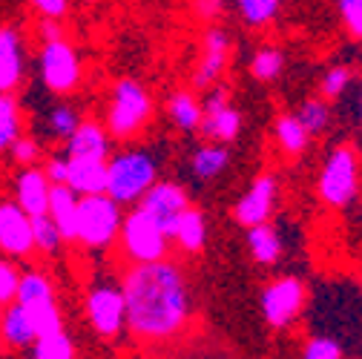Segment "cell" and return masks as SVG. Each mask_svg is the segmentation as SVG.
<instances>
[{
    "label": "cell",
    "instance_id": "f546056e",
    "mask_svg": "<svg viewBox=\"0 0 362 359\" xmlns=\"http://www.w3.org/2000/svg\"><path fill=\"white\" fill-rule=\"evenodd\" d=\"M293 115H296L299 124L308 129V136H310V139H313V136H322V132L331 126V104H328L322 95H310V98H305V101L296 107Z\"/></svg>",
    "mask_w": 362,
    "mask_h": 359
},
{
    "label": "cell",
    "instance_id": "e575fe53",
    "mask_svg": "<svg viewBox=\"0 0 362 359\" xmlns=\"http://www.w3.org/2000/svg\"><path fill=\"white\" fill-rule=\"evenodd\" d=\"M9 155L21 167H40L43 164V144L35 136H26L23 132V136L9 147Z\"/></svg>",
    "mask_w": 362,
    "mask_h": 359
},
{
    "label": "cell",
    "instance_id": "4316f807",
    "mask_svg": "<svg viewBox=\"0 0 362 359\" xmlns=\"http://www.w3.org/2000/svg\"><path fill=\"white\" fill-rule=\"evenodd\" d=\"M81 121H83V115H81V110L75 107V104H66V101H61V104H55L49 112H47V118H43V129H47V136L52 139V141H69L72 139V132L81 126Z\"/></svg>",
    "mask_w": 362,
    "mask_h": 359
},
{
    "label": "cell",
    "instance_id": "1f68e13d",
    "mask_svg": "<svg viewBox=\"0 0 362 359\" xmlns=\"http://www.w3.org/2000/svg\"><path fill=\"white\" fill-rule=\"evenodd\" d=\"M32 236H35V253H43V256H58L64 245V236L49 218V213L32 216Z\"/></svg>",
    "mask_w": 362,
    "mask_h": 359
},
{
    "label": "cell",
    "instance_id": "4fadbf2b",
    "mask_svg": "<svg viewBox=\"0 0 362 359\" xmlns=\"http://www.w3.org/2000/svg\"><path fill=\"white\" fill-rule=\"evenodd\" d=\"M276 204H279V178L274 172H259L250 182V187L236 199L233 218L239 228L247 230L274 218Z\"/></svg>",
    "mask_w": 362,
    "mask_h": 359
},
{
    "label": "cell",
    "instance_id": "52a82bcc",
    "mask_svg": "<svg viewBox=\"0 0 362 359\" xmlns=\"http://www.w3.org/2000/svg\"><path fill=\"white\" fill-rule=\"evenodd\" d=\"M316 193H320V199L334 210H342L356 199V193H359V155L354 147L339 144L325 155L320 178H316Z\"/></svg>",
    "mask_w": 362,
    "mask_h": 359
},
{
    "label": "cell",
    "instance_id": "44dd1931",
    "mask_svg": "<svg viewBox=\"0 0 362 359\" xmlns=\"http://www.w3.org/2000/svg\"><path fill=\"white\" fill-rule=\"evenodd\" d=\"M78 204L81 196L66 184H52L49 193V218L64 236V245H75L78 239Z\"/></svg>",
    "mask_w": 362,
    "mask_h": 359
},
{
    "label": "cell",
    "instance_id": "277c9868",
    "mask_svg": "<svg viewBox=\"0 0 362 359\" xmlns=\"http://www.w3.org/2000/svg\"><path fill=\"white\" fill-rule=\"evenodd\" d=\"M121 224H124V207L118 201H112L107 193L81 196L75 245H81L86 250H107L118 242Z\"/></svg>",
    "mask_w": 362,
    "mask_h": 359
},
{
    "label": "cell",
    "instance_id": "60d3db41",
    "mask_svg": "<svg viewBox=\"0 0 362 359\" xmlns=\"http://www.w3.org/2000/svg\"><path fill=\"white\" fill-rule=\"evenodd\" d=\"M193 12L204 23H216L224 15V0H193Z\"/></svg>",
    "mask_w": 362,
    "mask_h": 359
},
{
    "label": "cell",
    "instance_id": "d6986e66",
    "mask_svg": "<svg viewBox=\"0 0 362 359\" xmlns=\"http://www.w3.org/2000/svg\"><path fill=\"white\" fill-rule=\"evenodd\" d=\"M0 339L6 348H32L37 342V328L29 310L18 302L0 307Z\"/></svg>",
    "mask_w": 362,
    "mask_h": 359
},
{
    "label": "cell",
    "instance_id": "836d02e7",
    "mask_svg": "<svg viewBox=\"0 0 362 359\" xmlns=\"http://www.w3.org/2000/svg\"><path fill=\"white\" fill-rule=\"evenodd\" d=\"M351 81H354V72L348 66H342V64L331 66V69H325V75L320 81V93H322L325 101H337V98H342L348 93Z\"/></svg>",
    "mask_w": 362,
    "mask_h": 359
},
{
    "label": "cell",
    "instance_id": "5b68a950",
    "mask_svg": "<svg viewBox=\"0 0 362 359\" xmlns=\"http://www.w3.org/2000/svg\"><path fill=\"white\" fill-rule=\"evenodd\" d=\"M118 245H121V256L129 264H150V261L167 259L173 239L141 207H132L129 213H124Z\"/></svg>",
    "mask_w": 362,
    "mask_h": 359
},
{
    "label": "cell",
    "instance_id": "cb8c5ba5",
    "mask_svg": "<svg viewBox=\"0 0 362 359\" xmlns=\"http://www.w3.org/2000/svg\"><path fill=\"white\" fill-rule=\"evenodd\" d=\"M202 101L199 95L193 93V89H175V93H170L167 98V121L178 129V132H187V136H193V132L202 129Z\"/></svg>",
    "mask_w": 362,
    "mask_h": 359
},
{
    "label": "cell",
    "instance_id": "b9f144b4",
    "mask_svg": "<svg viewBox=\"0 0 362 359\" xmlns=\"http://www.w3.org/2000/svg\"><path fill=\"white\" fill-rule=\"evenodd\" d=\"M37 35H40V43H47V40H58V37H66V29L61 20H43L37 23Z\"/></svg>",
    "mask_w": 362,
    "mask_h": 359
},
{
    "label": "cell",
    "instance_id": "6da1fadb",
    "mask_svg": "<svg viewBox=\"0 0 362 359\" xmlns=\"http://www.w3.org/2000/svg\"><path fill=\"white\" fill-rule=\"evenodd\" d=\"M127 299V331L141 342H167L187 328L193 296L185 271L170 261L129 264L121 279Z\"/></svg>",
    "mask_w": 362,
    "mask_h": 359
},
{
    "label": "cell",
    "instance_id": "484cf974",
    "mask_svg": "<svg viewBox=\"0 0 362 359\" xmlns=\"http://www.w3.org/2000/svg\"><path fill=\"white\" fill-rule=\"evenodd\" d=\"M274 139H276V147L288 155V158H299L308 144H310V136H308V129L299 124V118L293 112H282L276 115L274 121Z\"/></svg>",
    "mask_w": 362,
    "mask_h": 359
},
{
    "label": "cell",
    "instance_id": "f6af8a7d",
    "mask_svg": "<svg viewBox=\"0 0 362 359\" xmlns=\"http://www.w3.org/2000/svg\"><path fill=\"white\" fill-rule=\"evenodd\" d=\"M0 307H4V305H0Z\"/></svg>",
    "mask_w": 362,
    "mask_h": 359
},
{
    "label": "cell",
    "instance_id": "8fae6325",
    "mask_svg": "<svg viewBox=\"0 0 362 359\" xmlns=\"http://www.w3.org/2000/svg\"><path fill=\"white\" fill-rule=\"evenodd\" d=\"M202 136L216 141V144H233L242 136V112L239 107L230 101V89L216 83L213 89H207L202 98Z\"/></svg>",
    "mask_w": 362,
    "mask_h": 359
},
{
    "label": "cell",
    "instance_id": "f35d334b",
    "mask_svg": "<svg viewBox=\"0 0 362 359\" xmlns=\"http://www.w3.org/2000/svg\"><path fill=\"white\" fill-rule=\"evenodd\" d=\"M29 6L43 20H64L69 15L72 0H29Z\"/></svg>",
    "mask_w": 362,
    "mask_h": 359
},
{
    "label": "cell",
    "instance_id": "2e32d148",
    "mask_svg": "<svg viewBox=\"0 0 362 359\" xmlns=\"http://www.w3.org/2000/svg\"><path fill=\"white\" fill-rule=\"evenodd\" d=\"M26 81V40L21 29L0 26V93L15 95Z\"/></svg>",
    "mask_w": 362,
    "mask_h": 359
},
{
    "label": "cell",
    "instance_id": "30bf717a",
    "mask_svg": "<svg viewBox=\"0 0 362 359\" xmlns=\"http://www.w3.org/2000/svg\"><path fill=\"white\" fill-rule=\"evenodd\" d=\"M308 302V288L299 276H279L274 282H267L259 296L262 319L270 331H285L291 328Z\"/></svg>",
    "mask_w": 362,
    "mask_h": 359
},
{
    "label": "cell",
    "instance_id": "9c48e42d",
    "mask_svg": "<svg viewBox=\"0 0 362 359\" xmlns=\"http://www.w3.org/2000/svg\"><path fill=\"white\" fill-rule=\"evenodd\" d=\"M83 317L101 339H118L127 331V299L124 288L112 282H95L86 290Z\"/></svg>",
    "mask_w": 362,
    "mask_h": 359
},
{
    "label": "cell",
    "instance_id": "8d00e7d4",
    "mask_svg": "<svg viewBox=\"0 0 362 359\" xmlns=\"http://www.w3.org/2000/svg\"><path fill=\"white\" fill-rule=\"evenodd\" d=\"M345 351L334 336H310L302 348V359H342Z\"/></svg>",
    "mask_w": 362,
    "mask_h": 359
},
{
    "label": "cell",
    "instance_id": "3957f363",
    "mask_svg": "<svg viewBox=\"0 0 362 359\" xmlns=\"http://www.w3.org/2000/svg\"><path fill=\"white\" fill-rule=\"evenodd\" d=\"M153 121V95L139 78H121L112 83L104 126L115 141H129L141 136L144 126Z\"/></svg>",
    "mask_w": 362,
    "mask_h": 359
},
{
    "label": "cell",
    "instance_id": "83f0119b",
    "mask_svg": "<svg viewBox=\"0 0 362 359\" xmlns=\"http://www.w3.org/2000/svg\"><path fill=\"white\" fill-rule=\"evenodd\" d=\"M23 136V110L15 95L0 93V153H9V147Z\"/></svg>",
    "mask_w": 362,
    "mask_h": 359
},
{
    "label": "cell",
    "instance_id": "5bb4252c",
    "mask_svg": "<svg viewBox=\"0 0 362 359\" xmlns=\"http://www.w3.org/2000/svg\"><path fill=\"white\" fill-rule=\"evenodd\" d=\"M0 253L12 261H23L35 253L32 216L15 199H0Z\"/></svg>",
    "mask_w": 362,
    "mask_h": 359
},
{
    "label": "cell",
    "instance_id": "ac0fdd59",
    "mask_svg": "<svg viewBox=\"0 0 362 359\" xmlns=\"http://www.w3.org/2000/svg\"><path fill=\"white\" fill-rule=\"evenodd\" d=\"M49 193H52V184L40 167H21V172L12 182V199L29 216L49 213Z\"/></svg>",
    "mask_w": 362,
    "mask_h": 359
},
{
    "label": "cell",
    "instance_id": "d590c367",
    "mask_svg": "<svg viewBox=\"0 0 362 359\" xmlns=\"http://www.w3.org/2000/svg\"><path fill=\"white\" fill-rule=\"evenodd\" d=\"M21 273L18 264L6 256H0V305H12L18 299V288H21Z\"/></svg>",
    "mask_w": 362,
    "mask_h": 359
},
{
    "label": "cell",
    "instance_id": "ffe728a7",
    "mask_svg": "<svg viewBox=\"0 0 362 359\" xmlns=\"http://www.w3.org/2000/svg\"><path fill=\"white\" fill-rule=\"evenodd\" d=\"M207 236H210V228H207V216L199 210V207H187L185 213H181L173 224V233L170 239L185 250L187 256H196L207 247Z\"/></svg>",
    "mask_w": 362,
    "mask_h": 359
},
{
    "label": "cell",
    "instance_id": "9a60e30c",
    "mask_svg": "<svg viewBox=\"0 0 362 359\" xmlns=\"http://www.w3.org/2000/svg\"><path fill=\"white\" fill-rule=\"evenodd\" d=\"M135 207H141L156 224H161L167 233H173L175 218L190 207V196H187L185 184L170 182V178H158V182L144 193V199Z\"/></svg>",
    "mask_w": 362,
    "mask_h": 359
},
{
    "label": "cell",
    "instance_id": "d6a6232c",
    "mask_svg": "<svg viewBox=\"0 0 362 359\" xmlns=\"http://www.w3.org/2000/svg\"><path fill=\"white\" fill-rule=\"evenodd\" d=\"M32 359H75V339L64 331L40 336L32 345Z\"/></svg>",
    "mask_w": 362,
    "mask_h": 359
},
{
    "label": "cell",
    "instance_id": "603a6c76",
    "mask_svg": "<svg viewBox=\"0 0 362 359\" xmlns=\"http://www.w3.org/2000/svg\"><path fill=\"white\" fill-rule=\"evenodd\" d=\"M66 187H72L78 196H98V193H107V161L69 158Z\"/></svg>",
    "mask_w": 362,
    "mask_h": 359
},
{
    "label": "cell",
    "instance_id": "4dcf8cb0",
    "mask_svg": "<svg viewBox=\"0 0 362 359\" xmlns=\"http://www.w3.org/2000/svg\"><path fill=\"white\" fill-rule=\"evenodd\" d=\"M239 18L250 26V29H264L279 18L282 0H233Z\"/></svg>",
    "mask_w": 362,
    "mask_h": 359
},
{
    "label": "cell",
    "instance_id": "7a4b0ae2",
    "mask_svg": "<svg viewBox=\"0 0 362 359\" xmlns=\"http://www.w3.org/2000/svg\"><path fill=\"white\" fill-rule=\"evenodd\" d=\"M161 158L147 147H127L107 161V196L121 207H135L158 182Z\"/></svg>",
    "mask_w": 362,
    "mask_h": 359
},
{
    "label": "cell",
    "instance_id": "8992f818",
    "mask_svg": "<svg viewBox=\"0 0 362 359\" xmlns=\"http://www.w3.org/2000/svg\"><path fill=\"white\" fill-rule=\"evenodd\" d=\"M37 78L52 95H72L83 81V61L69 37L40 43L37 52Z\"/></svg>",
    "mask_w": 362,
    "mask_h": 359
},
{
    "label": "cell",
    "instance_id": "ab89813d",
    "mask_svg": "<svg viewBox=\"0 0 362 359\" xmlns=\"http://www.w3.org/2000/svg\"><path fill=\"white\" fill-rule=\"evenodd\" d=\"M40 170L47 172L49 184H66V172H69V155L66 153H52L43 158Z\"/></svg>",
    "mask_w": 362,
    "mask_h": 359
},
{
    "label": "cell",
    "instance_id": "7402d4cb",
    "mask_svg": "<svg viewBox=\"0 0 362 359\" xmlns=\"http://www.w3.org/2000/svg\"><path fill=\"white\" fill-rule=\"evenodd\" d=\"M245 245H247L250 259L256 264H262V267H274L282 259V253H285L279 228L274 221H264V224H256V228H247L245 230Z\"/></svg>",
    "mask_w": 362,
    "mask_h": 359
},
{
    "label": "cell",
    "instance_id": "f1b7e54d",
    "mask_svg": "<svg viewBox=\"0 0 362 359\" xmlns=\"http://www.w3.org/2000/svg\"><path fill=\"white\" fill-rule=\"evenodd\" d=\"M285 66H288V58H285V52H282L279 47H262V49H256L253 58H250V75H253L259 83H274V81H279L282 72H285Z\"/></svg>",
    "mask_w": 362,
    "mask_h": 359
},
{
    "label": "cell",
    "instance_id": "d4e9b609",
    "mask_svg": "<svg viewBox=\"0 0 362 359\" xmlns=\"http://www.w3.org/2000/svg\"><path fill=\"white\" fill-rule=\"evenodd\" d=\"M228 167H230L228 144L207 141V144H199L190 155V172L199 178V182H213V178H218Z\"/></svg>",
    "mask_w": 362,
    "mask_h": 359
},
{
    "label": "cell",
    "instance_id": "ba28073f",
    "mask_svg": "<svg viewBox=\"0 0 362 359\" xmlns=\"http://www.w3.org/2000/svg\"><path fill=\"white\" fill-rule=\"evenodd\" d=\"M18 305L29 310V317L35 319L37 339L64 331V313L55 299V285L43 271H23L21 273V288H18Z\"/></svg>",
    "mask_w": 362,
    "mask_h": 359
},
{
    "label": "cell",
    "instance_id": "e0dca14e",
    "mask_svg": "<svg viewBox=\"0 0 362 359\" xmlns=\"http://www.w3.org/2000/svg\"><path fill=\"white\" fill-rule=\"evenodd\" d=\"M112 136L104 126V121L95 118H83L81 126L72 132V139L64 144V153L69 158H93V161H110V155L115 153L112 147Z\"/></svg>",
    "mask_w": 362,
    "mask_h": 359
},
{
    "label": "cell",
    "instance_id": "7bdbcfd3",
    "mask_svg": "<svg viewBox=\"0 0 362 359\" xmlns=\"http://www.w3.org/2000/svg\"><path fill=\"white\" fill-rule=\"evenodd\" d=\"M78 4H98V0H78Z\"/></svg>",
    "mask_w": 362,
    "mask_h": 359
},
{
    "label": "cell",
    "instance_id": "ee69618b",
    "mask_svg": "<svg viewBox=\"0 0 362 359\" xmlns=\"http://www.w3.org/2000/svg\"><path fill=\"white\" fill-rule=\"evenodd\" d=\"M359 118H362V98H359Z\"/></svg>",
    "mask_w": 362,
    "mask_h": 359
},
{
    "label": "cell",
    "instance_id": "74e56055",
    "mask_svg": "<svg viewBox=\"0 0 362 359\" xmlns=\"http://www.w3.org/2000/svg\"><path fill=\"white\" fill-rule=\"evenodd\" d=\"M337 15L354 40H362V0H334Z\"/></svg>",
    "mask_w": 362,
    "mask_h": 359
},
{
    "label": "cell",
    "instance_id": "7c38bea8",
    "mask_svg": "<svg viewBox=\"0 0 362 359\" xmlns=\"http://www.w3.org/2000/svg\"><path fill=\"white\" fill-rule=\"evenodd\" d=\"M230 55H233V37L224 26H210L204 35H202V52H199V61L193 66V89H213L221 75L228 72V64H230Z\"/></svg>",
    "mask_w": 362,
    "mask_h": 359
}]
</instances>
